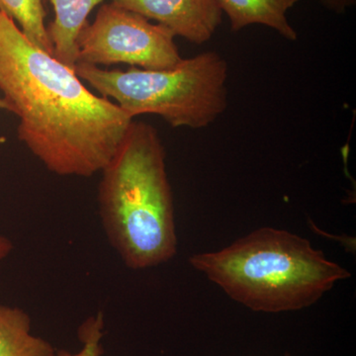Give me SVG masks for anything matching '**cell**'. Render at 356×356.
<instances>
[{
    "label": "cell",
    "instance_id": "obj_6",
    "mask_svg": "<svg viewBox=\"0 0 356 356\" xmlns=\"http://www.w3.org/2000/svg\"><path fill=\"white\" fill-rule=\"evenodd\" d=\"M119 6L153 19L175 36L201 44L210 41L222 23L217 0H112Z\"/></svg>",
    "mask_w": 356,
    "mask_h": 356
},
{
    "label": "cell",
    "instance_id": "obj_4",
    "mask_svg": "<svg viewBox=\"0 0 356 356\" xmlns=\"http://www.w3.org/2000/svg\"><path fill=\"white\" fill-rule=\"evenodd\" d=\"M74 72L132 118L156 114L175 128L208 127L228 106V63L216 51L182 58L165 70L122 72L79 63Z\"/></svg>",
    "mask_w": 356,
    "mask_h": 356
},
{
    "label": "cell",
    "instance_id": "obj_10",
    "mask_svg": "<svg viewBox=\"0 0 356 356\" xmlns=\"http://www.w3.org/2000/svg\"><path fill=\"white\" fill-rule=\"evenodd\" d=\"M44 0H0V11L14 22L19 23L21 31L32 44L54 55V47L44 26Z\"/></svg>",
    "mask_w": 356,
    "mask_h": 356
},
{
    "label": "cell",
    "instance_id": "obj_3",
    "mask_svg": "<svg viewBox=\"0 0 356 356\" xmlns=\"http://www.w3.org/2000/svg\"><path fill=\"white\" fill-rule=\"evenodd\" d=\"M189 264L234 301L264 313L308 308L351 276L307 238L269 227L218 252L193 254Z\"/></svg>",
    "mask_w": 356,
    "mask_h": 356
},
{
    "label": "cell",
    "instance_id": "obj_5",
    "mask_svg": "<svg viewBox=\"0 0 356 356\" xmlns=\"http://www.w3.org/2000/svg\"><path fill=\"white\" fill-rule=\"evenodd\" d=\"M77 44V64H127L156 70L170 69L182 60L170 30L113 1L100 7Z\"/></svg>",
    "mask_w": 356,
    "mask_h": 356
},
{
    "label": "cell",
    "instance_id": "obj_15",
    "mask_svg": "<svg viewBox=\"0 0 356 356\" xmlns=\"http://www.w3.org/2000/svg\"><path fill=\"white\" fill-rule=\"evenodd\" d=\"M284 356H291L289 355V353H286V355H285Z\"/></svg>",
    "mask_w": 356,
    "mask_h": 356
},
{
    "label": "cell",
    "instance_id": "obj_12",
    "mask_svg": "<svg viewBox=\"0 0 356 356\" xmlns=\"http://www.w3.org/2000/svg\"><path fill=\"white\" fill-rule=\"evenodd\" d=\"M325 6L337 13H343L355 6L356 0H318Z\"/></svg>",
    "mask_w": 356,
    "mask_h": 356
},
{
    "label": "cell",
    "instance_id": "obj_1",
    "mask_svg": "<svg viewBox=\"0 0 356 356\" xmlns=\"http://www.w3.org/2000/svg\"><path fill=\"white\" fill-rule=\"evenodd\" d=\"M0 90L18 138L47 170L90 177L116 153L133 118L91 93L76 72L29 41L0 11Z\"/></svg>",
    "mask_w": 356,
    "mask_h": 356
},
{
    "label": "cell",
    "instance_id": "obj_8",
    "mask_svg": "<svg viewBox=\"0 0 356 356\" xmlns=\"http://www.w3.org/2000/svg\"><path fill=\"white\" fill-rule=\"evenodd\" d=\"M299 0H217L222 13H226L232 31L238 32L248 26L262 25L270 28L288 41H296L298 34L290 24L287 13Z\"/></svg>",
    "mask_w": 356,
    "mask_h": 356
},
{
    "label": "cell",
    "instance_id": "obj_9",
    "mask_svg": "<svg viewBox=\"0 0 356 356\" xmlns=\"http://www.w3.org/2000/svg\"><path fill=\"white\" fill-rule=\"evenodd\" d=\"M51 343L31 332V318L22 309L0 304V356H55Z\"/></svg>",
    "mask_w": 356,
    "mask_h": 356
},
{
    "label": "cell",
    "instance_id": "obj_7",
    "mask_svg": "<svg viewBox=\"0 0 356 356\" xmlns=\"http://www.w3.org/2000/svg\"><path fill=\"white\" fill-rule=\"evenodd\" d=\"M104 0H51L55 19L47 28L54 47V57L72 70L79 58V35L88 24V16Z\"/></svg>",
    "mask_w": 356,
    "mask_h": 356
},
{
    "label": "cell",
    "instance_id": "obj_2",
    "mask_svg": "<svg viewBox=\"0 0 356 356\" xmlns=\"http://www.w3.org/2000/svg\"><path fill=\"white\" fill-rule=\"evenodd\" d=\"M102 173L100 219L125 266L140 270L170 261L177 252V228L158 131L133 121Z\"/></svg>",
    "mask_w": 356,
    "mask_h": 356
},
{
    "label": "cell",
    "instance_id": "obj_11",
    "mask_svg": "<svg viewBox=\"0 0 356 356\" xmlns=\"http://www.w3.org/2000/svg\"><path fill=\"white\" fill-rule=\"evenodd\" d=\"M104 327V318L102 312L86 318L79 329V339L83 348L76 353L65 350H56L55 356H102L103 348L102 339Z\"/></svg>",
    "mask_w": 356,
    "mask_h": 356
},
{
    "label": "cell",
    "instance_id": "obj_14",
    "mask_svg": "<svg viewBox=\"0 0 356 356\" xmlns=\"http://www.w3.org/2000/svg\"><path fill=\"white\" fill-rule=\"evenodd\" d=\"M0 109L8 110V111H10L9 105L7 104L6 100H4L3 98H0Z\"/></svg>",
    "mask_w": 356,
    "mask_h": 356
},
{
    "label": "cell",
    "instance_id": "obj_13",
    "mask_svg": "<svg viewBox=\"0 0 356 356\" xmlns=\"http://www.w3.org/2000/svg\"><path fill=\"white\" fill-rule=\"evenodd\" d=\"M13 250V243L6 236L0 235V261L6 259Z\"/></svg>",
    "mask_w": 356,
    "mask_h": 356
}]
</instances>
